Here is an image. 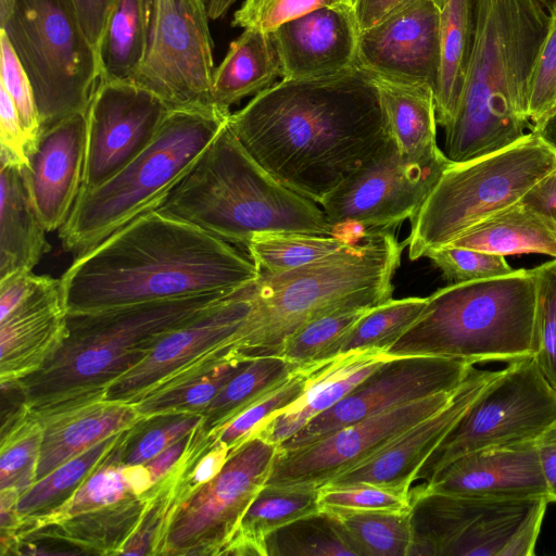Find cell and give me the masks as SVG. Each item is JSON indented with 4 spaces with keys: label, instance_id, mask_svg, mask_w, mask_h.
<instances>
[{
    "label": "cell",
    "instance_id": "obj_19",
    "mask_svg": "<svg viewBox=\"0 0 556 556\" xmlns=\"http://www.w3.org/2000/svg\"><path fill=\"white\" fill-rule=\"evenodd\" d=\"M442 8L420 0L361 31L357 65L375 76L429 85L440 71Z\"/></svg>",
    "mask_w": 556,
    "mask_h": 556
},
{
    "label": "cell",
    "instance_id": "obj_56",
    "mask_svg": "<svg viewBox=\"0 0 556 556\" xmlns=\"http://www.w3.org/2000/svg\"><path fill=\"white\" fill-rule=\"evenodd\" d=\"M420 0H354L353 9L361 31ZM442 9L447 0H432Z\"/></svg>",
    "mask_w": 556,
    "mask_h": 556
},
{
    "label": "cell",
    "instance_id": "obj_40",
    "mask_svg": "<svg viewBox=\"0 0 556 556\" xmlns=\"http://www.w3.org/2000/svg\"><path fill=\"white\" fill-rule=\"evenodd\" d=\"M250 361H228L203 374L144 396L135 404L144 420L180 414H201Z\"/></svg>",
    "mask_w": 556,
    "mask_h": 556
},
{
    "label": "cell",
    "instance_id": "obj_23",
    "mask_svg": "<svg viewBox=\"0 0 556 556\" xmlns=\"http://www.w3.org/2000/svg\"><path fill=\"white\" fill-rule=\"evenodd\" d=\"M269 34L282 79L329 76L357 66L361 30L353 5L319 8Z\"/></svg>",
    "mask_w": 556,
    "mask_h": 556
},
{
    "label": "cell",
    "instance_id": "obj_34",
    "mask_svg": "<svg viewBox=\"0 0 556 556\" xmlns=\"http://www.w3.org/2000/svg\"><path fill=\"white\" fill-rule=\"evenodd\" d=\"M475 0H447L441 12L440 71L434 92L437 123L453 122L465 88L475 45Z\"/></svg>",
    "mask_w": 556,
    "mask_h": 556
},
{
    "label": "cell",
    "instance_id": "obj_55",
    "mask_svg": "<svg viewBox=\"0 0 556 556\" xmlns=\"http://www.w3.org/2000/svg\"><path fill=\"white\" fill-rule=\"evenodd\" d=\"M50 276L20 270L0 280V320L41 288Z\"/></svg>",
    "mask_w": 556,
    "mask_h": 556
},
{
    "label": "cell",
    "instance_id": "obj_50",
    "mask_svg": "<svg viewBox=\"0 0 556 556\" xmlns=\"http://www.w3.org/2000/svg\"><path fill=\"white\" fill-rule=\"evenodd\" d=\"M203 421L201 414H180L141 422L127 447L124 463L142 465L194 430Z\"/></svg>",
    "mask_w": 556,
    "mask_h": 556
},
{
    "label": "cell",
    "instance_id": "obj_12",
    "mask_svg": "<svg viewBox=\"0 0 556 556\" xmlns=\"http://www.w3.org/2000/svg\"><path fill=\"white\" fill-rule=\"evenodd\" d=\"M255 282L219 300L165 336L146 359L109 387L105 399L137 403L236 359L237 345L253 309Z\"/></svg>",
    "mask_w": 556,
    "mask_h": 556
},
{
    "label": "cell",
    "instance_id": "obj_18",
    "mask_svg": "<svg viewBox=\"0 0 556 556\" xmlns=\"http://www.w3.org/2000/svg\"><path fill=\"white\" fill-rule=\"evenodd\" d=\"M169 111L157 96L132 81H100L86 113L81 190L102 185L141 154Z\"/></svg>",
    "mask_w": 556,
    "mask_h": 556
},
{
    "label": "cell",
    "instance_id": "obj_16",
    "mask_svg": "<svg viewBox=\"0 0 556 556\" xmlns=\"http://www.w3.org/2000/svg\"><path fill=\"white\" fill-rule=\"evenodd\" d=\"M458 387L365 418L306 446L277 452L265 485L318 490L443 408Z\"/></svg>",
    "mask_w": 556,
    "mask_h": 556
},
{
    "label": "cell",
    "instance_id": "obj_46",
    "mask_svg": "<svg viewBox=\"0 0 556 556\" xmlns=\"http://www.w3.org/2000/svg\"><path fill=\"white\" fill-rule=\"evenodd\" d=\"M42 441V424L25 410L1 429L0 490L16 488L22 495L34 483Z\"/></svg>",
    "mask_w": 556,
    "mask_h": 556
},
{
    "label": "cell",
    "instance_id": "obj_38",
    "mask_svg": "<svg viewBox=\"0 0 556 556\" xmlns=\"http://www.w3.org/2000/svg\"><path fill=\"white\" fill-rule=\"evenodd\" d=\"M356 556H408L409 511L327 510Z\"/></svg>",
    "mask_w": 556,
    "mask_h": 556
},
{
    "label": "cell",
    "instance_id": "obj_61",
    "mask_svg": "<svg viewBox=\"0 0 556 556\" xmlns=\"http://www.w3.org/2000/svg\"><path fill=\"white\" fill-rule=\"evenodd\" d=\"M531 131L536 134L543 142L556 152V111L539 126L532 127Z\"/></svg>",
    "mask_w": 556,
    "mask_h": 556
},
{
    "label": "cell",
    "instance_id": "obj_29",
    "mask_svg": "<svg viewBox=\"0 0 556 556\" xmlns=\"http://www.w3.org/2000/svg\"><path fill=\"white\" fill-rule=\"evenodd\" d=\"M375 77L392 140L402 157L427 163L444 156L437 143L432 88L426 84Z\"/></svg>",
    "mask_w": 556,
    "mask_h": 556
},
{
    "label": "cell",
    "instance_id": "obj_37",
    "mask_svg": "<svg viewBox=\"0 0 556 556\" xmlns=\"http://www.w3.org/2000/svg\"><path fill=\"white\" fill-rule=\"evenodd\" d=\"M296 371L292 364L279 355L251 359L204 409L202 432L207 434L225 426L283 384Z\"/></svg>",
    "mask_w": 556,
    "mask_h": 556
},
{
    "label": "cell",
    "instance_id": "obj_13",
    "mask_svg": "<svg viewBox=\"0 0 556 556\" xmlns=\"http://www.w3.org/2000/svg\"><path fill=\"white\" fill-rule=\"evenodd\" d=\"M210 0H151L148 46L132 83L169 110L217 106L212 97Z\"/></svg>",
    "mask_w": 556,
    "mask_h": 556
},
{
    "label": "cell",
    "instance_id": "obj_14",
    "mask_svg": "<svg viewBox=\"0 0 556 556\" xmlns=\"http://www.w3.org/2000/svg\"><path fill=\"white\" fill-rule=\"evenodd\" d=\"M277 452V445L257 435L232 451L219 473L180 504L160 555H223L265 486Z\"/></svg>",
    "mask_w": 556,
    "mask_h": 556
},
{
    "label": "cell",
    "instance_id": "obj_11",
    "mask_svg": "<svg viewBox=\"0 0 556 556\" xmlns=\"http://www.w3.org/2000/svg\"><path fill=\"white\" fill-rule=\"evenodd\" d=\"M555 420L556 391L533 357L510 362L484 386L415 480H430L445 465L472 451L536 440Z\"/></svg>",
    "mask_w": 556,
    "mask_h": 556
},
{
    "label": "cell",
    "instance_id": "obj_51",
    "mask_svg": "<svg viewBox=\"0 0 556 556\" xmlns=\"http://www.w3.org/2000/svg\"><path fill=\"white\" fill-rule=\"evenodd\" d=\"M353 5L354 0H244L233 13L232 26L271 33L286 22L323 7Z\"/></svg>",
    "mask_w": 556,
    "mask_h": 556
},
{
    "label": "cell",
    "instance_id": "obj_6",
    "mask_svg": "<svg viewBox=\"0 0 556 556\" xmlns=\"http://www.w3.org/2000/svg\"><path fill=\"white\" fill-rule=\"evenodd\" d=\"M404 245L390 230L371 231L320 261L285 273H261L236 357L277 356L305 324L337 309L374 307L392 299Z\"/></svg>",
    "mask_w": 556,
    "mask_h": 556
},
{
    "label": "cell",
    "instance_id": "obj_26",
    "mask_svg": "<svg viewBox=\"0 0 556 556\" xmlns=\"http://www.w3.org/2000/svg\"><path fill=\"white\" fill-rule=\"evenodd\" d=\"M391 357L381 350H366L333 358L321 367L299 400L274 416L255 435L279 446L313 418L337 404Z\"/></svg>",
    "mask_w": 556,
    "mask_h": 556
},
{
    "label": "cell",
    "instance_id": "obj_3",
    "mask_svg": "<svg viewBox=\"0 0 556 556\" xmlns=\"http://www.w3.org/2000/svg\"><path fill=\"white\" fill-rule=\"evenodd\" d=\"M472 58L445 155L462 163L505 149L531 128L530 78L552 16L541 0H475Z\"/></svg>",
    "mask_w": 556,
    "mask_h": 556
},
{
    "label": "cell",
    "instance_id": "obj_8",
    "mask_svg": "<svg viewBox=\"0 0 556 556\" xmlns=\"http://www.w3.org/2000/svg\"><path fill=\"white\" fill-rule=\"evenodd\" d=\"M229 109L170 110L152 143L102 185L80 190L59 229L65 251H89L139 215L154 210L188 173L230 115Z\"/></svg>",
    "mask_w": 556,
    "mask_h": 556
},
{
    "label": "cell",
    "instance_id": "obj_21",
    "mask_svg": "<svg viewBox=\"0 0 556 556\" xmlns=\"http://www.w3.org/2000/svg\"><path fill=\"white\" fill-rule=\"evenodd\" d=\"M429 491L489 500H548L535 440L466 453L422 483Z\"/></svg>",
    "mask_w": 556,
    "mask_h": 556
},
{
    "label": "cell",
    "instance_id": "obj_33",
    "mask_svg": "<svg viewBox=\"0 0 556 556\" xmlns=\"http://www.w3.org/2000/svg\"><path fill=\"white\" fill-rule=\"evenodd\" d=\"M276 77H280V62L270 34L247 28L230 42L227 54L214 71L213 101L229 109L270 87Z\"/></svg>",
    "mask_w": 556,
    "mask_h": 556
},
{
    "label": "cell",
    "instance_id": "obj_58",
    "mask_svg": "<svg viewBox=\"0 0 556 556\" xmlns=\"http://www.w3.org/2000/svg\"><path fill=\"white\" fill-rule=\"evenodd\" d=\"M520 202L543 215L556 229V169L539 181Z\"/></svg>",
    "mask_w": 556,
    "mask_h": 556
},
{
    "label": "cell",
    "instance_id": "obj_35",
    "mask_svg": "<svg viewBox=\"0 0 556 556\" xmlns=\"http://www.w3.org/2000/svg\"><path fill=\"white\" fill-rule=\"evenodd\" d=\"M318 511V490L265 485L244 513L223 555L267 556L266 540L273 532Z\"/></svg>",
    "mask_w": 556,
    "mask_h": 556
},
{
    "label": "cell",
    "instance_id": "obj_4",
    "mask_svg": "<svg viewBox=\"0 0 556 556\" xmlns=\"http://www.w3.org/2000/svg\"><path fill=\"white\" fill-rule=\"evenodd\" d=\"M230 294L208 293L99 312L67 313L65 336L36 372L17 382L24 407L43 417L105 399L169 332Z\"/></svg>",
    "mask_w": 556,
    "mask_h": 556
},
{
    "label": "cell",
    "instance_id": "obj_59",
    "mask_svg": "<svg viewBox=\"0 0 556 556\" xmlns=\"http://www.w3.org/2000/svg\"><path fill=\"white\" fill-rule=\"evenodd\" d=\"M535 442L548 490L549 503L556 502V420Z\"/></svg>",
    "mask_w": 556,
    "mask_h": 556
},
{
    "label": "cell",
    "instance_id": "obj_47",
    "mask_svg": "<svg viewBox=\"0 0 556 556\" xmlns=\"http://www.w3.org/2000/svg\"><path fill=\"white\" fill-rule=\"evenodd\" d=\"M535 269L538 293L532 357L556 391V258L536 266Z\"/></svg>",
    "mask_w": 556,
    "mask_h": 556
},
{
    "label": "cell",
    "instance_id": "obj_22",
    "mask_svg": "<svg viewBox=\"0 0 556 556\" xmlns=\"http://www.w3.org/2000/svg\"><path fill=\"white\" fill-rule=\"evenodd\" d=\"M87 112L42 128L28 151L24 175L46 230L60 229L80 193L87 147Z\"/></svg>",
    "mask_w": 556,
    "mask_h": 556
},
{
    "label": "cell",
    "instance_id": "obj_5",
    "mask_svg": "<svg viewBox=\"0 0 556 556\" xmlns=\"http://www.w3.org/2000/svg\"><path fill=\"white\" fill-rule=\"evenodd\" d=\"M155 210L245 247L261 232H332L323 208L266 172L227 122Z\"/></svg>",
    "mask_w": 556,
    "mask_h": 556
},
{
    "label": "cell",
    "instance_id": "obj_28",
    "mask_svg": "<svg viewBox=\"0 0 556 556\" xmlns=\"http://www.w3.org/2000/svg\"><path fill=\"white\" fill-rule=\"evenodd\" d=\"M494 500L410 489L408 556H452Z\"/></svg>",
    "mask_w": 556,
    "mask_h": 556
},
{
    "label": "cell",
    "instance_id": "obj_17",
    "mask_svg": "<svg viewBox=\"0 0 556 556\" xmlns=\"http://www.w3.org/2000/svg\"><path fill=\"white\" fill-rule=\"evenodd\" d=\"M452 163L446 155L427 163L406 161L392 142L330 193L321 208L332 229L355 225L367 232L389 230L415 215Z\"/></svg>",
    "mask_w": 556,
    "mask_h": 556
},
{
    "label": "cell",
    "instance_id": "obj_52",
    "mask_svg": "<svg viewBox=\"0 0 556 556\" xmlns=\"http://www.w3.org/2000/svg\"><path fill=\"white\" fill-rule=\"evenodd\" d=\"M1 86L10 94L22 126L29 141V149L36 142L41 124L34 90L27 73L16 55L7 35L0 30ZM29 151V150H28Z\"/></svg>",
    "mask_w": 556,
    "mask_h": 556
},
{
    "label": "cell",
    "instance_id": "obj_20",
    "mask_svg": "<svg viewBox=\"0 0 556 556\" xmlns=\"http://www.w3.org/2000/svg\"><path fill=\"white\" fill-rule=\"evenodd\" d=\"M497 371L473 367L443 408L412 426L371 457L327 484L370 483L410 491L425 462Z\"/></svg>",
    "mask_w": 556,
    "mask_h": 556
},
{
    "label": "cell",
    "instance_id": "obj_24",
    "mask_svg": "<svg viewBox=\"0 0 556 556\" xmlns=\"http://www.w3.org/2000/svg\"><path fill=\"white\" fill-rule=\"evenodd\" d=\"M66 317L61 281L49 277L0 320V384L17 382L41 368L65 336Z\"/></svg>",
    "mask_w": 556,
    "mask_h": 556
},
{
    "label": "cell",
    "instance_id": "obj_53",
    "mask_svg": "<svg viewBox=\"0 0 556 556\" xmlns=\"http://www.w3.org/2000/svg\"><path fill=\"white\" fill-rule=\"evenodd\" d=\"M556 111V15L538 55L529 85L528 116L539 126ZM531 127V128H532Z\"/></svg>",
    "mask_w": 556,
    "mask_h": 556
},
{
    "label": "cell",
    "instance_id": "obj_15",
    "mask_svg": "<svg viewBox=\"0 0 556 556\" xmlns=\"http://www.w3.org/2000/svg\"><path fill=\"white\" fill-rule=\"evenodd\" d=\"M473 365L460 358L429 355L388 358L337 404L282 442L278 452L306 446L341 428L388 409L452 391L462 384Z\"/></svg>",
    "mask_w": 556,
    "mask_h": 556
},
{
    "label": "cell",
    "instance_id": "obj_42",
    "mask_svg": "<svg viewBox=\"0 0 556 556\" xmlns=\"http://www.w3.org/2000/svg\"><path fill=\"white\" fill-rule=\"evenodd\" d=\"M370 308H341L305 324L285 342L279 356L298 370L332 361L342 340Z\"/></svg>",
    "mask_w": 556,
    "mask_h": 556
},
{
    "label": "cell",
    "instance_id": "obj_49",
    "mask_svg": "<svg viewBox=\"0 0 556 556\" xmlns=\"http://www.w3.org/2000/svg\"><path fill=\"white\" fill-rule=\"evenodd\" d=\"M424 257H428L451 283L497 278L515 270L505 256L448 244L428 250Z\"/></svg>",
    "mask_w": 556,
    "mask_h": 556
},
{
    "label": "cell",
    "instance_id": "obj_45",
    "mask_svg": "<svg viewBox=\"0 0 556 556\" xmlns=\"http://www.w3.org/2000/svg\"><path fill=\"white\" fill-rule=\"evenodd\" d=\"M267 556H356L336 522L318 511L273 532L266 540Z\"/></svg>",
    "mask_w": 556,
    "mask_h": 556
},
{
    "label": "cell",
    "instance_id": "obj_60",
    "mask_svg": "<svg viewBox=\"0 0 556 556\" xmlns=\"http://www.w3.org/2000/svg\"><path fill=\"white\" fill-rule=\"evenodd\" d=\"M192 431L144 464L150 471L153 484L163 479L177 465L189 445Z\"/></svg>",
    "mask_w": 556,
    "mask_h": 556
},
{
    "label": "cell",
    "instance_id": "obj_36",
    "mask_svg": "<svg viewBox=\"0 0 556 556\" xmlns=\"http://www.w3.org/2000/svg\"><path fill=\"white\" fill-rule=\"evenodd\" d=\"M151 0H115L97 48L101 81H132L147 51Z\"/></svg>",
    "mask_w": 556,
    "mask_h": 556
},
{
    "label": "cell",
    "instance_id": "obj_9",
    "mask_svg": "<svg viewBox=\"0 0 556 556\" xmlns=\"http://www.w3.org/2000/svg\"><path fill=\"white\" fill-rule=\"evenodd\" d=\"M556 169V152L534 132L518 142L462 163H452L409 219L408 256L416 261L448 244L488 217L520 202Z\"/></svg>",
    "mask_w": 556,
    "mask_h": 556
},
{
    "label": "cell",
    "instance_id": "obj_7",
    "mask_svg": "<svg viewBox=\"0 0 556 556\" xmlns=\"http://www.w3.org/2000/svg\"><path fill=\"white\" fill-rule=\"evenodd\" d=\"M536 269H515L486 280L450 283L428 296L417 320L386 353L429 355L472 364L532 356Z\"/></svg>",
    "mask_w": 556,
    "mask_h": 556
},
{
    "label": "cell",
    "instance_id": "obj_62",
    "mask_svg": "<svg viewBox=\"0 0 556 556\" xmlns=\"http://www.w3.org/2000/svg\"><path fill=\"white\" fill-rule=\"evenodd\" d=\"M237 0H210L208 14L210 18L217 20L225 15Z\"/></svg>",
    "mask_w": 556,
    "mask_h": 556
},
{
    "label": "cell",
    "instance_id": "obj_32",
    "mask_svg": "<svg viewBox=\"0 0 556 556\" xmlns=\"http://www.w3.org/2000/svg\"><path fill=\"white\" fill-rule=\"evenodd\" d=\"M448 245L502 256L538 253L556 258V229L543 215L518 202L472 226Z\"/></svg>",
    "mask_w": 556,
    "mask_h": 556
},
{
    "label": "cell",
    "instance_id": "obj_64",
    "mask_svg": "<svg viewBox=\"0 0 556 556\" xmlns=\"http://www.w3.org/2000/svg\"><path fill=\"white\" fill-rule=\"evenodd\" d=\"M551 16L556 15V0H541Z\"/></svg>",
    "mask_w": 556,
    "mask_h": 556
},
{
    "label": "cell",
    "instance_id": "obj_54",
    "mask_svg": "<svg viewBox=\"0 0 556 556\" xmlns=\"http://www.w3.org/2000/svg\"><path fill=\"white\" fill-rule=\"evenodd\" d=\"M0 156L26 167L28 164L29 141L22 126L16 108L0 85Z\"/></svg>",
    "mask_w": 556,
    "mask_h": 556
},
{
    "label": "cell",
    "instance_id": "obj_41",
    "mask_svg": "<svg viewBox=\"0 0 556 556\" xmlns=\"http://www.w3.org/2000/svg\"><path fill=\"white\" fill-rule=\"evenodd\" d=\"M349 244L333 236L261 232L252 237L247 249L261 273L278 274L320 261Z\"/></svg>",
    "mask_w": 556,
    "mask_h": 556
},
{
    "label": "cell",
    "instance_id": "obj_27",
    "mask_svg": "<svg viewBox=\"0 0 556 556\" xmlns=\"http://www.w3.org/2000/svg\"><path fill=\"white\" fill-rule=\"evenodd\" d=\"M48 232L30 199L24 167L0 156V280L33 270L50 250Z\"/></svg>",
    "mask_w": 556,
    "mask_h": 556
},
{
    "label": "cell",
    "instance_id": "obj_10",
    "mask_svg": "<svg viewBox=\"0 0 556 556\" xmlns=\"http://www.w3.org/2000/svg\"><path fill=\"white\" fill-rule=\"evenodd\" d=\"M0 30L29 77L41 129L87 112L100 67L73 0H13Z\"/></svg>",
    "mask_w": 556,
    "mask_h": 556
},
{
    "label": "cell",
    "instance_id": "obj_48",
    "mask_svg": "<svg viewBox=\"0 0 556 556\" xmlns=\"http://www.w3.org/2000/svg\"><path fill=\"white\" fill-rule=\"evenodd\" d=\"M319 511H396L410 510V491L370 483L324 485L318 489Z\"/></svg>",
    "mask_w": 556,
    "mask_h": 556
},
{
    "label": "cell",
    "instance_id": "obj_43",
    "mask_svg": "<svg viewBox=\"0 0 556 556\" xmlns=\"http://www.w3.org/2000/svg\"><path fill=\"white\" fill-rule=\"evenodd\" d=\"M427 301L428 296H409L374 306L342 340L337 357L355 351L386 352L417 320Z\"/></svg>",
    "mask_w": 556,
    "mask_h": 556
},
{
    "label": "cell",
    "instance_id": "obj_57",
    "mask_svg": "<svg viewBox=\"0 0 556 556\" xmlns=\"http://www.w3.org/2000/svg\"><path fill=\"white\" fill-rule=\"evenodd\" d=\"M85 35L97 50L115 0H73Z\"/></svg>",
    "mask_w": 556,
    "mask_h": 556
},
{
    "label": "cell",
    "instance_id": "obj_25",
    "mask_svg": "<svg viewBox=\"0 0 556 556\" xmlns=\"http://www.w3.org/2000/svg\"><path fill=\"white\" fill-rule=\"evenodd\" d=\"M35 482L104 439L144 420L135 404L106 399L43 417Z\"/></svg>",
    "mask_w": 556,
    "mask_h": 556
},
{
    "label": "cell",
    "instance_id": "obj_44",
    "mask_svg": "<svg viewBox=\"0 0 556 556\" xmlns=\"http://www.w3.org/2000/svg\"><path fill=\"white\" fill-rule=\"evenodd\" d=\"M327 363L296 371L283 384L244 409L228 424L211 433H204L211 447L220 443L231 453L252 439L274 416L285 410L306 392L314 377Z\"/></svg>",
    "mask_w": 556,
    "mask_h": 556
},
{
    "label": "cell",
    "instance_id": "obj_2",
    "mask_svg": "<svg viewBox=\"0 0 556 556\" xmlns=\"http://www.w3.org/2000/svg\"><path fill=\"white\" fill-rule=\"evenodd\" d=\"M261 270L230 243L151 210L74 258L60 278L67 313L232 294Z\"/></svg>",
    "mask_w": 556,
    "mask_h": 556
},
{
    "label": "cell",
    "instance_id": "obj_30",
    "mask_svg": "<svg viewBox=\"0 0 556 556\" xmlns=\"http://www.w3.org/2000/svg\"><path fill=\"white\" fill-rule=\"evenodd\" d=\"M140 424L125 433L111 453L65 502L47 514L23 519L14 539V547L28 534L41 528L139 495L132 480L131 466L124 463V457Z\"/></svg>",
    "mask_w": 556,
    "mask_h": 556
},
{
    "label": "cell",
    "instance_id": "obj_39",
    "mask_svg": "<svg viewBox=\"0 0 556 556\" xmlns=\"http://www.w3.org/2000/svg\"><path fill=\"white\" fill-rule=\"evenodd\" d=\"M128 430L104 439L36 481L20 496L16 504V511L21 520L47 514L65 502L111 453Z\"/></svg>",
    "mask_w": 556,
    "mask_h": 556
},
{
    "label": "cell",
    "instance_id": "obj_31",
    "mask_svg": "<svg viewBox=\"0 0 556 556\" xmlns=\"http://www.w3.org/2000/svg\"><path fill=\"white\" fill-rule=\"evenodd\" d=\"M151 497L152 488L141 495L41 528L22 541H62L85 554L119 555L122 546L138 527Z\"/></svg>",
    "mask_w": 556,
    "mask_h": 556
},
{
    "label": "cell",
    "instance_id": "obj_63",
    "mask_svg": "<svg viewBox=\"0 0 556 556\" xmlns=\"http://www.w3.org/2000/svg\"><path fill=\"white\" fill-rule=\"evenodd\" d=\"M13 0H0V22L5 20L12 9Z\"/></svg>",
    "mask_w": 556,
    "mask_h": 556
},
{
    "label": "cell",
    "instance_id": "obj_1",
    "mask_svg": "<svg viewBox=\"0 0 556 556\" xmlns=\"http://www.w3.org/2000/svg\"><path fill=\"white\" fill-rule=\"evenodd\" d=\"M227 124L266 172L318 204L393 142L376 77L358 65L282 79Z\"/></svg>",
    "mask_w": 556,
    "mask_h": 556
}]
</instances>
